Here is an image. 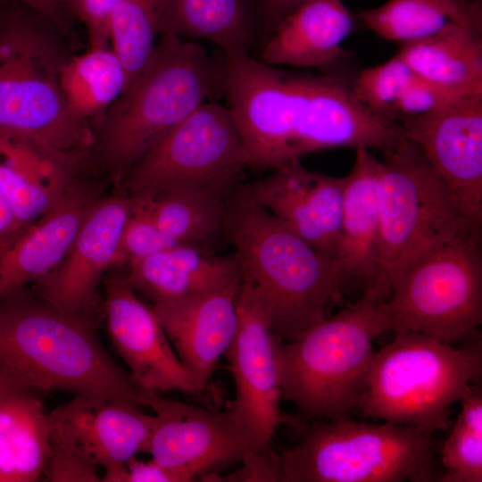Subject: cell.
I'll return each mask as SVG.
<instances>
[{
	"mask_svg": "<svg viewBox=\"0 0 482 482\" xmlns=\"http://www.w3.org/2000/svg\"><path fill=\"white\" fill-rule=\"evenodd\" d=\"M305 0H253L259 39L262 43L276 25Z\"/></svg>",
	"mask_w": 482,
	"mask_h": 482,
	"instance_id": "8d00e7d4",
	"label": "cell"
},
{
	"mask_svg": "<svg viewBox=\"0 0 482 482\" xmlns=\"http://www.w3.org/2000/svg\"><path fill=\"white\" fill-rule=\"evenodd\" d=\"M305 427L298 443L259 458L258 481L430 482L432 435L420 428L351 417Z\"/></svg>",
	"mask_w": 482,
	"mask_h": 482,
	"instance_id": "52a82bcc",
	"label": "cell"
},
{
	"mask_svg": "<svg viewBox=\"0 0 482 482\" xmlns=\"http://www.w3.org/2000/svg\"><path fill=\"white\" fill-rule=\"evenodd\" d=\"M224 234L238 259L241 286L282 341L295 339L342 302L332 261L260 205L245 185L229 195Z\"/></svg>",
	"mask_w": 482,
	"mask_h": 482,
	"instance_id": "3957f363",
	"label": "cell"
},
{
	"mask_svg": "<svg viewBox=\"0 0 482 482\" xmlns=\"http://www.w3.org/2000/svg\"><path fill=\"white\" fill-rule=\"evenodd\" d=\"M88 167L87 151L63 153L0 136V190L23 229L54 207Z\"/></svg>",
	"mask_w": 482,
	"mask_h": 482,
	"instance_id": "7402d4cb",
	"label": "cell"
},
{
	"mask_svg": "<svg viewBox=\"0 0 482 482\" xmlns=\"http://www.w3.org/2000/svg\"><path fill=\"white\" fill-rule=\"evenodd\" d=\"M195 478L186 470L134 457L126 463L120 482H189Z\"/></svg>",
	"mask_w": 482,
	"mask_h": 482,
	"instance_id": "d590c367",
	"label": "cell"
},
{
	"mask_svg": "<svg viewBox=\"0 0 482 482\" xmlns=\"http://www.w3.org/2000/svg\"><path fill=\"white\" fill-rule=\"evenodd\" d=\"M252 455H253V454H252ZM252 455H251V456H252ZM251 456H250V457H251ZM250 457H249V458H250ZM249 458H248V459H249ZM248 459H247V460H248ZM244 464H245V463H244ZM241 473H242V472H241ZM241 477H242V475H241ZM242 479H243V478H242ZM243 480H244V479H243Z\"/></svg>",
	"mask_w": 482,
	"mask_h": 482,
	"instance_id": "b9f144b4",
	"label": "cell"
},
{
	"mask_svg": "<svg viewBox=\"0 0 482 482\" xmlns=\"http://www.w3.org/2000/svg\"><path fill=\"white\" fill-rule=\"evenodd\" d=\"M378 175L379 271L388 296L404 270L450 239L482 230L460 209L420 148L404 136L382 153Z\"/></svg>",
	"mask_w": 482,
	"mask_h": 482,
	"instance_id": "9c48e42d",
	"label": "cell"
},
{
	"mask_svg": "<svg viewBox=\"0 0 482 482\" xmlns=\"http://www.w3.org/2000/svg\"><path fill=\"white\" fill-rule=\"evenodd\" d=\"M8 3L0 11V136L63 153L87 150L90 122L72 112L60 86L68 56L58 30L22 4Z\"/></svg>",
	"mask_w": 482,
	"mask_h": 482,
	"instance_id": "5b68a950",
	"label": "cell"
},
{
	"mask_svg": "<svg viewBox=\"0 0 482 482\" xmlns=\"http://www.w3.org/2000/svg\"><path fill=\"white\" fill-rule=\"evenodd\" d=\"M224 57L222 97L247 159V167L273 170L331 148L381 153L403 136L402 126L373 112L353 93L348 68L317 74L284 71L250 53Z\"/></svg>",
	"mask_w": 482,
	"mask_h": 482,
	"instance_id": "6da1fadb",
	"label": "cell"
},
{
	"mask_svg": "<svg viewBox=\"0 0 482 482\" xmlns=\"http://www.w3.org/2000/svg\"><path fill=\"white\" fill-rule=\"evenodd\" d=\"M214 44L223 55L250 53L259 28L253 0H168L161 33Z\"/></svg>",
	"mask_w": 482,
	"mask_h": 482,
	"instance_id": "4316f807",
	"label": "cell"
},
{
	"mask_svg": "<svg viewBox=\"0 0 482 482\" xmlns=\"http://www.w3.org/2000/svg\"><path fill=\"white\" fill-rule=\"evenodd\" d=\"M386 295L378 285L289 341L279 340L282 398L301 421L350 417L362 395L375 353L385 333L378 305Z\"/></svg>",
	"mask_w": 482,
	"mask_h": 482,
	"instance_id": "8992f818",
	"label": "cell"
},
{
	"mask_svg": "<svg viewBox=\"0 0 482 482\" xmlns=\"http://www.w3.org/2000/svg\"><path fill=\"white\" fill-rule=\"evenodd\" d=\"M355 16L343 0H305L286 15L262 43L261 61L272 66L346 68L354 53L343 48Z\"/></svg>",
	"mask_w": 482,
	"mask_h": 482,
	"instance_id": "44dd1931",
	"label": "cell"
},
{
	"mask_svg": "<svg viewBox=\"0 0 482 482\" xmlns=\"http://www.w3.org/2000/svg\"><path fill=\"white\" fill-rule=\"evenodd\" d=\"M126 281L153 304L179 301L222 288L241 278L233 252L215 254L178 245L128 265Z\"/></svg>",
	"mask_w": 482,
	"mask_h": 482,
	"instance_id": "cb8c5ba5",
	"label": "cell"
},
{
	"mask_svg": "<svg viewBox=\"0 0 482 482\" xmlns=\"http://www.w3.org/2000/svg\"><path fill=\"white\" fill-rule=\"evenodd\" d=\"M396 54L419 77L447 94L482 96V30L451 26L400 45Z\"/></svg>",
	"mask_w": 482,
	"mask_h": 482,
	"instance_id": "d4e9b609",
	"label": "cell"
},
{
	"mask_svg": "<svg viewBox=\"0 0 482 482\" xmlns=\"http://www.w3.org/2000/svg\"><path fill=\"white\" fill-rule=\"evenodd\" d=\"M22 387L24 386L13 382L0 372V395Z\"/></svg>",
	"mask_w": 482,
	"mask_h": 482,
	"instance_id": "ab89813d",
	"label": "cell"
},
{
	"mask_svg": "<svg viewBox=\"0 0 482 482\" xmlns=\"http://www.w3.org/2000/svg\"><path fill=\"white\" fill-rule=\"evenodd\" d=\"M441 448L440 482H482V388L475 384Z\"/></svg>",
	"mask_w": 482,
	"mask_h": 482,
	"instance_id": "d6a6232c",
	"label": "cell"
},
{
	"mask_svg": "<svg viewBox=\"0 0 482 482\" xmlns=\"http://www.w3.org/2000/svg\"><path fill=\"white\" fill-rule=\"evenodd\" d=\"M355 18L378 37L402 45L454 25L482 30V1L387 0Z\"/></svg>",
	"mask_w": 482,
	"mask_h": 482,
	"instance_id": "f1b7e54d",
	"label": "cell"
},
{
	"mask_svg": "<svg viewBox=\"0 0 482 482\" xmlns=\"http://www.w3.org/2000/svg\"><path fill=\"white\" fill-rule=\"evenodd\" d=\"M75 20L85 27L89 46H106L109 42V22L120 0H66Z\"/></svg>",
	"mask_w": 482,
	"mask_h": 482,
	"instance_id": "e575fe53",
	"label": "cell"
},
{
	"mask_svg": "<svg viewBox=\"0 0 482 482\" xmlns=\"http://www.w3.org/2000/svg\"><path fill=\"white\" fill-rule=\"evenodd\" d=\"M36 393L22 387L0 395V482H34L44 476L49 424Z\"/></svg>",
	"mask_w": 482,
	"mask_h": 482,
	"instance_id": "484cf974",
	"label": "cell"
},
{
	"mask_svg": "<svg viewBox=\"0 0 482 482\" xmlns=\"http://www.w3.org/2000/svg\"><path fill=\"white\" fill-rule=\"evenodd\" d=\"M482 375L480 332L456 347L421 333H395L375 351L356 409L363 417L434 433Z\"/></svg>",
	"mask_w": 482,
	"mask_h": 482,
	"instance_id": "ba28073f",
	"label": "cell"
},
{
	"mask_svg": "<svg viewBox=\"0 0 482 482\" xmlns=\"http://www.w3.org/2000/svg\"><path fill=\"white\" fill-rule=\"evenodd\" d=\"M132 206L133 198L123 192L101 196L85 217L63 261L38 283L37 295L66 313L88 319L104 273L117 266L121 234Z\"/></svg>",
	"mask_w": 482,
	"mask_h": 482,
	"instance_id": "e0dca14e",
	"label": "cell"
},
{
	"mask_svg": "<svg viewBox=\"0 0 482 482\" xmlns=\"http://www.w3.org/2000/svg\"><path fill=\"white\" fill-rule=\"evenodd\" d=\"M245 168L244 144L229 110L211 101L144 155L125 176L120 192L138 196L175 187L232 190Z\"/></svg>",
	"mask_w": 482,
	"mask_h": 482,
	"instance_id": "8fae6325",
	"label": "cell"
},
{
	"mask_svg": "<svg viewBox=\"0 0 482 482\" xmlns=\"http://www.w3.org/2000/svg\"><path fill=\"white\" fill-rule=\"evenodd\" d=\"M379 160L366 148L356 149L347 174L340 230L333 265L343 295L362 294L378 282L379 271Z\"/></svg>",
	"mask_w": 482,
	"mask_h": 482,
	"instance_id": "603a6c76",
	"label": "cell"
},
{
	"mask_svg": "<svg viewBox=\"0 0 482 482\" xmlns=\"http://www.w3.org/2000/svg\"><path fill=\"white\" fill-rule=\"evenodd\" d=\"M353 93L373 112L400 125L458 97L422 79L397 54L358 72Z\"/></svg>",
	"mask_w": 482,
	"mask_h": 482,
	"instance_id": "f546056e",
	"label": "cell"
},
{
	"mask_svg": "<svg viewBox=\"0 0 482 482\" xmlns=\"http://www.w3.org/2000/svg\"><path fill=\"white\" fill-rule=\"evenodd\" d=\"M223 55L164 31L140 74L90 120L88 158L119 192L129 170L185 119L222 97Z\"/></svg>",
	"mask_w": 482,
	"mask_h": 482,
	"instance_id": "7a4b0ae2",
	"label": "cell"
},
{
	"mask_svg": "<svg viewBox=\"0 0 482 482\" xmlns=\"http://www.w3.org/2000/svg\"><path fill=\"white\" fill-rule=\"evenodd\" d=\"M239 288L240 280L194 297L152 305L179 359L206 389L237 332Z\"/></svg>",
	"mask_w": 482,
	"mask_h": 482,
	"instance_id": "ffe728a7",
	"label": "cell"
},
{
	"mask_svg": "<svg viewBox=\"0 0 482 482\" xmlns=\"http://www.w3.org/2000/svg\"><path fill=\"white\" fill-rule=\"evenodd\" d=\"M386 332L467 341L482 324V231L440 245L411 264L378 305Z\"/></svg>",
	"mask_w": 482,
	"mask_h": 482,
	"instance_id": "30bf717a",
	"label": "cell"
},
{
	"mask_svg": "<svg viewBox=\"0 0 482 482\" xmlns=\"http://www.w3.org/2000/svg\"><path fill=\"white\" fill-rule=\"evenodd\" d=\"M0 372L35 392L145 405L148 393L120 368L89 320L25 290L0 302Z\"/></svg>",
	"mask_w": 482,
	"mask_h": 482,
	"instance_id": "277c9868",
	"label": "cell"
},
{
	"mask_svg": "<svg viewBox=\"0 0 482 482\" xmlns=\"http://www.w3.org/2000/svg\"><path fill=\"white\" fill-rule=\"evenodd\" d=\"M59 81L72 112L90 122L122 94L128 75L110 46H89L85 53L65 60Z\"/></svg>",
	"mask_w": 482,
	"mask_h": 482,
	"instance_id": "4dcf8cb0",
	"label": "cell"
},
{
	"mask_svg": "<svg viewBox=\"0 0 482 482\" xmlns=\"http://www.w3.org/2000/svg\"><path fill=\"white\" fill-rule=\"evenodd\" d=\"M8 0H0V8L3 7Z\"/></svg>",
	"mask_w": 482,
	"mask_h": 482,
	"instance_id": "60d3db41",
	"label": "cell"
},
{
	"mask_svg": "<svg viewBox=\"0 0 482 482\" xmlns=\"http://www.w3.org/2000/svg\"><path fill=\"white\" fill-rule=\"evenodd\" d=\"M232 190L175 187L133 197L174 243L204 247L219 234H224L228 198Z\"/></svg>",
	"mask_w": 482,
	"mask_h": 482,
	"instance_id": "83f0119b",
	"label": "cell"
},
{
	"mask_svg": "<svg viewBox=\"0 0 482 482\" xmlns=\"http://www.w3.org/2000/svg\"><path fill=\"white\" fill-rule=\"evenodd\" d=\"M24 230L17 222L8 201L0 190V255Z\"/></svg>",
	"mask_w": 482,
	"mask_h": 482,
	"instance_id": "f35d334b",
	"label": "cell"
},
{
	"mask_svg": "<svg viewBox=\"0 0 482 482\" xmlns=\"http://www.w3.org/2000/svg\"><path fill=\"white\" fill-rule=\"evenodd\" d=\"M17 2L54 26L59 33L68 35L71 31L74 17L66 0H12Z\"/></svg>",
	"mask_w": 482,
	"mask_h": 482,
	"instance_id": "74e56055",
	"label": "cell"
},
{
	"mask_svg": "<svg viewBox=\"0 0 482 482\" xmlns=\"http://www.w3.org/2000/svg\"><path fill=\"white\" fill-rule=\"evenodd\" d=\"M345 181V176L314 172L294 159L245 187L260 205L333 262Z\"/></svg>",
	"mask_w": 482,
	"mask_h": 482,
	"instance_id": "ac0fdd59",
	"label": "cell"
},
{
	"mask_svg": "<svg viewBox=\"0 0 482 482\" xmlns=\"http://www.w3.org/2000/svg\"><path fill=\"white\" fill-rule=\"evenodd\" d=\"M2 8H3V7H2ZM2 8H0V11H1Z\"/></svg>",
	"mask_w": 482,
	"mask_h": 482,
	"instance_id": "7bdbcfd3",
	"label": "cell"
},
{
	"mask_svg": "<svg viewBox=\"0 0 482 482\" xmlns=\"http://www.w3.org/2000/svg\"><path fill=\"white\" fill-rule=\"evenodd\" d=\"M237 328L225 355L230 363L236 395L227 411L249 436L254 451L267 453L276 428L287 421L281 412L278 346L249 292L241 286L237 298Z\"/></svg>",
	"mask_w": 482,
	"mask_h": 482,
	"instance_id": "7c38bea8",
	"label": "cell"
},
{
	"mask_svg": "<svg viewBox=\"0 0 482 482\" xmlns=\"http://www.w3.org/2000/svg\"><path fill=\"white\" fill-rule=\"evenodd\" d=\"M50 448L74 454L114 482L126 463L147 452L154 415L137 405L82 396L47 413Z\"/></svg>",
	"mask_w": 482,
	"mask_h": 482,
	"instance_id": "5bb4252c",
	"label": "cell"
},
{
	"mask_svg": "<svg viewBox=\"0 0 482 482\" xmlns=\"http://www.w3.org/2000/svg\"><path fill=\"white\" fill-rule=\"evenodd\" d=\"M124 226L118 251L117 266H127L152 254L178 245L155 224L136 197Z\"/></svg>",
	"mask_w": 482,
	"mask_h": 482,
	"instance_id": "836d02e7",
	"label": "cell"
},
{
	"mask_svg": "<svg viewBox=\"0 0 482 482\" xmlns=\"http://www.w3.org/2000/svg\"><path fill=\"white\" fill-rule=\"evenodd\" d=\"M479 1H481V0H479Z\"/></svg>",
	"mask_w": 482,
	"mask_h": 482,
	"instance_id": "ee69618b",
	"label": "cell"
},
{
	"mask_svg": "<svg viewBox=\"0 0 482 482\" xmlns=\"http://www.w3.org/2000/svg\"><path fill=\"white\" fill-rule=\"evenodd\" d=\"M167 5L168 0H120L112 13L110 46L126 70L127 87L153 54Z\"/></svg>",
	"mask_w": 482,
	"mask_h": 482,
	"instance_id": "1f68e13d",
	"label": "cell"
},
{
	"mask_svg": "<svg viewBox=\"0 0 482 482\" xmlns=\"http://www.w3.org/2000/svg\"><path fill=\"white\" fill-rule=\"evenodd\" d=\"M104 312L112 344L141 388L198 395L206 390L184 367L152 306L124 277L105 280Z\"/></svg>",
	"mask_w": 482,
	"mask_h": 482,
	"instance_id": "2e32d148",
	"label": "cell"
},
{
	"mask_svg": "<svg viewBox=\"0 0 482 482\" xmlns=\"http://www.w3.org/2000/svg\"><path fill=\"white\" fill-rule=\"evenodd\" d=\"M146 406L154 411L147 453L162 465L186 470L196 478L213 467L243 462L256 453L227 410H205L156 392H149Z\"/></svg>",
	"mask_w": 482,
	"mask_h": 482,
	"instance_id": "9a60e30c",
	"label": "cell"
},
{
	"mask_svg": "<svg viewBox=\"0 0 482 482\" xmlns=\"http://www.w3.org/2000/svg\"><path fill=\"white\" fill-rule=\"evenodd\" d=\"M401 126L462 212L482 225V96L455 97Z\"/></svg>",
	"mask_w": 482,
	"mask_h": 482,
	"instance_id": "4fadbf2b",
	"label": "cell"
},
{
	"mask_svg": "<svg viewBox=\"0 0 482 482\" xmlns=\"http://www.w3.org/2000/svg\"><path fill=\"white\" fill-rule=\"evenodd\" d=\"M97 171L87 169L54 207L0 255V302L38 284L63 261L87 212L103 196Z\"/></svg>",
	"mask_w": 482,
	"mask_h": 482,
	"instance_id": "d6986e66",
	"label": "cell"
}]
</instances>
